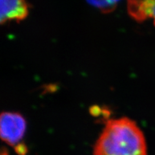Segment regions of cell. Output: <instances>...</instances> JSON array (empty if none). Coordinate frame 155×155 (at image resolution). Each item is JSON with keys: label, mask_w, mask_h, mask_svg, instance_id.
Here are the masks:
<instances>
[{"label": "cell", "mask_w": 155, "mask_h": 155, "mask_svg": "<svg viewBox=\"0 0 155 155\" xmlns=\"http://www.w3.org/2000/svg\"><path fill=\"white\" fill-rule=\"evenodd\" d=\"M94 155H147L142 131L133 120H108L94 145Z\"/></svg>", "instance_id": "1"}, {"label": "cell", "mask_w": 155, "mask_h": 155, "mask_svg": "<svg viewBox=\"0 0 155 155\" xmlns=\"http://www.w3.org/2000/svg\"><path fill=\"white\" fill-rule=\"evenodd\" d=\"M1 138L11 146L16 147L23 138L27 124L25 118L18 113L3 112L1 114Z\"/></svg>", "instance_id": "2"}, {"label": "cell", "mask_w": 155, "mask_h": 155, "mask_svg": "<svg viewBox=\"0 0 155 155\" xmlns=\"http://www.w3.org/2000/svg\"><path fill=\"white\" fill-rule=\"evenodd\" d=\"M28 14L26 0H1L0 21L3 24L8 21H20Z\"/></svg>", "instance_id": "3"}, {"label": "cell", "mask_w": 155, "mask_h": 155, "mask_svg": "<svg viewBox=\"0 0 155 155\" xmlns=\"http://www.w3.org/2000/svg\"><path fill=\"white\" fill-rule=\"evenodd\" d=\"M127 10L136 21L152 18L155 25V0H127Z\"/></svg>", "instance_id": "4"}, {"label": "cell", "mask_w": 155, "mask_h": 155, "mask_svg": "<svg viewBox=\"0 0 155 155\" xmlns=\"http://www.w3.org/2000/svg\"><path fill=\"white\" fill-rule=\"evenodd\" d=\"M89 4L98 8L104 13L113 12L120 0H87Z\"/></svg>", "instance_id": "5"}, {"label": "cell", "mask_w": 155, "mask_h": 155, "mask_svg": "<svg viewBox=\"0 0 155 155\" xmlns=\"http://www.w3.org/2000/svg\"><path fill=\"white\" fill-rule=\"evenodd\" d=\"M15 147L16 152L19 154V155H25L27 153V147L26 145L24 143H19Z\"/></svg>", "instance_id": "6"}, {"label": "cell", "mask_w": 155, "mask_h": 155, "mask_svg": "<svg viewBox=\"0 0 155 155\" xmlns=\"http://www.w3.org/2000/svg\"><path fill=\"white\" fill-rule=\"evenodd\" d=\"M1 155H8V152L7 151L6 149H2V153H1Z\"/></svg>", "instance_id": "7"}]
</instances>
